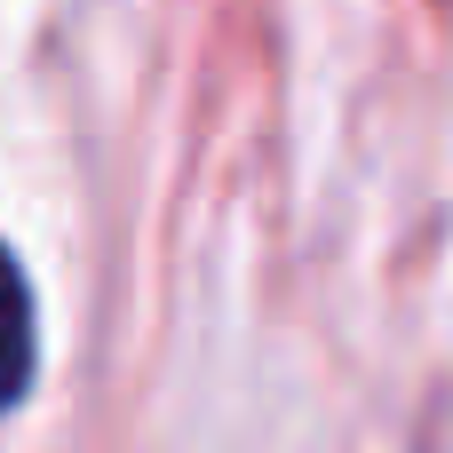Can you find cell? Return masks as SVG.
<instances>
[{"label":"cell","instance_id":"cell-1","mask_svg":"<svg viewBox=\"0 0 453 453\" xmlns=\"http://www.w3.org/2000/svg\"><path fill=\"white\" fill-rule=\"evenodd\" d=\"M32 287H24V271H16V255L0 247V406H16L24 398V382H32Z\"/></svg>","mask_w":453,"mask_h":453}]
</instances>
